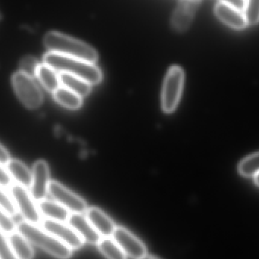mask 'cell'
<instances>
[{"label":"cell","mask_w":259,"mask_h":259,"mask_svg":"<svg viewBox=\"0 0 259 259\" xmlns=\"http://www.w3.org/2000/svg\"><path fill=\"white\" fill-rule=\"evenodd\" d=\"M44 63L57 72L80 77L92 86L99 84L103 80V73L95 64L81 59L49 52L44 56Z\"/></svg>","instance_id":"cell-1"},{"label":"cell","mask_w":259,"mask_h":259,"mask_svg":"<svg viewBox=\"0 0 259 259\" xmlns=\"http://www.w3.org/2000/svg\"><path fill=\"white\" fill-rule=\"evenodd\" d=\"M44 44L51 53L76 58L95 64L98 53L91 46L59 32L50 31L45 35Z\"/></svg>","instance_id":"cell-2"},{"label":"cell","mask_w":259,"mask_h":259,"mask_svg":"<svg viewBox=\"0 0 259 259\" xmlns=\"http://www.w3.org/2000/svg\"><path fill=\"white\" fill-rule=\"evenodd\" d=\"M17 231L24 236L30 243L40 248L59 259H68L72 255V249L37 225L29 222H20Z\"/></svg>","instance_id":"cell-3"},{"label":"cell","mask_w":259,"mask_h":259,"mask_svg":"<svg viewBox=\"0 0 259 259\" xmlns=\"http://www.w3.org/2000/svg\"><path fill=\"white\" fill-rule=\"evenodd\" d=\"M184 72L178 65L170 68L166 74L161 92V107L165 113H172L176 109L182 94Z\"/></svg>","instance_id":"cell-4"},{"label":"cell","mask_w":259,"mask_h":259,"mask_svg":"<svg viewBox=\"0 0 259 259\" xmlns=\"http://www.w3.org/2000/svg\"><path fill=\"white\" fill-rule=\"evenodd\" d=\"M12 81L17 97L26 108L36 109L42 104L44 95L33 77L18 71L12 76Z\"/></svg>","instance_id":"cell-5"},{"label":"cell","mask_w":259,"mask_h":259,"mask_svg":"<svg viewBox=\"0 0 259 259\" xmlns=\"http://www.w3.org/2000/svg\"><path fill=\"white\" fill-rule=\"evenodd\" d=\"M11 196L17 210L25 222L36 225L42 222V215L38 205L28 189L18 184H12L11 186Z\"/></svg>","instance_id":"cell-6"},{"label":"cell","mask_w":259,"mask_h":259,"mask_svg":"<svg viewBox=\"0 0 259 259\" xmlns=\"http://www.w3.org/2000/svg\"><path fill=\"white\" fill-rule=\"evenodd\" d=\"M49 194L71 213L83 214L88 210L86 202L81 197L58 181H50Z\"/></svg>","instance_id":"cell-7"},{"label":"cell","mask_w":259,"mask_h":259,"mask_svg":"<svg viewBox=\"0 0 259 259\" xmlns=\"http://www.w3.org/2000/svg\"><path fill=\"white\" fill-rule=\"evenodd\" d=\"M41 224L42 229L53 234L71 249H79L83 246V239L70 225L50 219L42 221Z\"/></svg>","instance_id":"cell-8"},{"label":"cell","mask_w":259,"mask_h":259,"mask_svg":"<svg viewBox=\"0 0 259 259\" xmlns=\"http://www.w3.org/2000/svg\"><path fill=\"white\" fill-rule=\"evenodd\" d=\"M50 167L47 161L39 160L33 164L30 194L36 202L47 199L50 184Z\"/></svg>","instance_id":"cell-9"},{"label":"cell","mask_w":259,"mask_h":259,"mask_svg":"<svg viewBox=\"0 0 259 259\" xmlns=\"http://www.w3.org/2000/svg\"><path fill=\"white\" fill-rule=\"evenodd\" d=\"M200 2L201 0H180L170 20L174 30L179 33L188 30Z\"/></svg>","instance_id":"cell-10"},{"label":"cell","mask_w":259,"mask_h":259,"mask_svg":"<svg viewBox=\"0 0 259 259\" xmlns=\"http://www.w3.org/2000/svg\"><path fill=\"white\" fill-rule=\"evenodd\" d=\"M112 237L126 255H128L131 258L141 259L146 255L145 245L125 228L121 227L115 228Z\"/></svg>","instance_id":"cell-11"},{"label":"cell","mask_w":259,"mask_h":259,"mask_svg":"<svg viewBox=\"0 0 259 259\" xmlns=\"http://www.w3.org/2000/svg\"><path fill=\"white\" fill-rule=\"evenodd\" d=\"M67 223L80 236L84 243L98 245L102 240V236L83 214L71 213Z\"/></svg>","instance_id":"cell-12"},{"label":"cell","mask_w":259,"mask_h":259,"mask_svg":"<svg viewBox=\"0 0 259 259\" xmlns=\"http://www.w3.org/2000/svg\"><path fill=\"white\" fill-rule=\"evenodd\" d=\"M214 14L220 21L232 28L242 30L247 26L243 12L221 2L215 6Z\"/></svg>","instance_id":"cell-13"},{"label":"cell","mask_w":259,"mask_h":259,"mask_svg":"<svg viewBox=\"0 0 259 259\" xmlns=\"http://www.w3.org/2000/svg\"><path fill=\"white\" fill-rule=\"evenodd\" d=\"M86 216L102 237H110L113 235L116 228L115 223L101 209L95 207L90 208L86 211Z\"/></svg>","instance_id":"cell-14"},{"label":"cell","mask_w":259,"mask_h":259,"mask_svg":"<svg viewBox=\"0 0 259 259\" xmlns=\"http://www.w3.org/2000/svg\"><path fill=\"white\" fill-rule=\"evenodd\" d=\"M37 205L41 215L46 219L66 223L71 214L67 208L55 200L46 199L38 202Z\"/></svg>","instance_id":"cell-15"},{"label":"cell","mask_w":259,"mask_h":259,"mask_svg":"<svg viewBox=\"0 0 259 259\" xmlns=\"http://www.w3.org/2000/svg\"><path fill=\"white\" fill-rule=\"evenodd\" d=\"M8 173L17 184L30 189L32 184V171L18 159H11L6 166Z\"/></svg>","instance_id":"cell-16"},{"label":"cell","mask_w":259,"mask_h":259,"mask_svg":"<svg viewBox=\"0 0 259 259\" xmlns=\"http://www.w3.org/2000/svg\"><path fill=\"white\" fill-rule=\"evenodd\" d=\"M9 246L17 259L33 258V250L30 243L18 231L8 236Z\"/></svg>","instance_id":"cell-17"},{"label":"cell","mask_w":259,"mask_h":259,"mask_svg":"<svg viewBox=\"0 0 259 259\" xmlns=\"http://www.w3.org/2000/svg\"><path fill=\"white\" fill-rule=\"evenodd\" d=\"M59 77L61 86L75 93L82 98L88 97L92 91V85L80 77L66 73H60Z\"/></svg>","instance_id":"cell-18"},{"label":"cell","mask_w":259,"mask_h":259,"mask_svg":"<svg viewBox=\"0 0 259 259\" xmlns=\"http://www.w3.org/2000/svg\"><path fill=\"white\" fill-rule=\"evenodd\" d=\"M53 94L56 103L66 109L77 110L83 105V98L65 87H59Z\"/></svg>","instance_id":"cell-19"},{"label":"cell","mask_w":259,"mask_h":259,"mask_svg":"<svg viewBox=\"0 0 259 259\" xmlns=\"http://www.w3.org/2000/svg\"><path fill=\"white\" fill-rule=\"evenodd\" d=\"M36 77L49 92L53 94L61 86L60 77L57 71L46 64L39 65Z\"/></svg>","instance_id":"cell-20"},{"label":"cell","mask_w":259,"mask_h":259,"mask_svg":"<svg viewBox=\"0 0 259 259\" xmlns=\"http://www.w3.org/2000/svg\"><path fill=\"white\" fill-rule=\"evenodd\" d=\"M99 249L108 259H127V255L110 237H103L98 244Z\"/></svg>","instance_id":"cell-21"},{"label":"cell","mask_w":259,"mask_h":259,"mask_svg":"<svg viewBox=\"0 0 259 259\" xmlns=\"http://www.w3.org/2000/svg\"><path fill=\"white\" fill-rule=\"evenodd\" d=\"M238 171L244 178H253L259 173V152L242 160L239 164Z\"/></svg>","instance_id":"cell-22"},{"label":"cell","mask_w":259,"mask_h":259,"mask_svg":"<svg viewBox=\"0 0 259 259\" xmlns=\"http://www.w3.org/2000/svg\"><path fill=\"white\" fill-rule=\"evenodd\" d=\"M243 15L247 25H255L259 22V0H246Z\"/></svg>","instance_id":"cell-23"},{"label":"cell","mask_w":259,"mask_h":259,"mask_svg":"<svg viewBox=\"0 0 259 259\" xmlns=\"http://www.w3.org/2000/svg\"><path fill=\"white\" fill-rule=\"evenodd\" d=\"M39 64L38 61L33 56H25L21 59L20 62V71L30 77H33L36 76Z\"/></svg>","instance_id":"cell-24"},{"label":"cell","mask_w":259,"mask_h":259,"mask_svg":"<svg viewBox=\"0 0 259 259\" xmlns=\"http://www.w3.org/2000/svg\"><path fill=\"white\" fill-rule=\"evenodd\" d=\"M9 213L0 208V230L8 236L15 232L17 230V225Z\"/></svg>","instance_id":"cell-25"},{"label":"cell","mask_w":259,"mask_h":259,"mask_svg":"<svg viewBox=\"0 0 259 259\" xmlns=\"http://www.w3.org/2000/svg\"><path fill=\"white\" fill-rule=\"evenodd\" d=\"M0 208L9 213L10 215H15L18 212L12 196H9L0 187Z\"/></svg>","instance_id":"cell-26"},{"label":"cell","mask_w":259,"mask_h":259,"mask_svg":"<svg viewBox=\"0 0 259 259\" xmlns=\"http://www.w3.org/2000/svg\"><path fill=\"white\" fill-rule=\"evenodd\" d=\"M0 259H17L9 246L8 237L0 230Z\"/></svg>","instance_id":"cell-27"},{"label":"cell","mask_w":259,"mask_h":259,"mask_svg":"<svg viewBox=\"0 0 259 259\" xmlns=\"http://www.w3.org/2000/svg\"><path fill=\"white\" fill-rule=\"evenodd\" d=\"M12 186V178L4 166L0 164V187H9Z\"/></svg>","instance_id":"cell-28"},{"label":"cell","mask_w":259,"mask_h":259,"mask_svg":"<svg viewBox=\"0 0 259 259\" xmlns=\"http://www.w3.org/2000/svg\"><path fill=\"white\" fill-rule=\"evenodd\" d=\"M221 3H225L231 7L235 8L237 10L243 12L245 9L246 0H220Z\"/></svg>","instance_id":"cell-29"},{"label":"cell","mask_w":259,"mask_h":259,"mask_svg":"<svg viewBox=\"0 0 259 259\" xmlns=\"http://www.w3.org/2000/svg\"><path fill=\"white\" fill-rule=\"evenodd\" d=\"M10 160V155H9V152L6 150V148L3 147L0 144V164L6 166Z\"/></svg>","instance_id":"cell-30"},{"label":"cell","mask_w":259,"mask_h":259,"mask_svg":"<svg viewBox=\"0 0 259 259\" xmlns=\"http://www.w3.org/2000/svg\"><path fill=\"white\" fill-rule=\"evenodd\" d=\"M253 181L255 184L259 187V173L256 174L255 176L253 177Z\"/></svg>","instance_id":"cell-31"},{"label":"cell","mask_w":259,"mask_h":259,"mask_svg":"<svg viewBox=\"0 0 259 259\" xmlns=\"http://www.w3.org/2000/svg\"><path fill=\"white\" fill-rule=\"evenodd\" d=\"M141 259H160L158 258H157V257L155 256H152V255H145L143 258H142Z\"/></svg>","instance_id":"cell-32"}]
</instances>
